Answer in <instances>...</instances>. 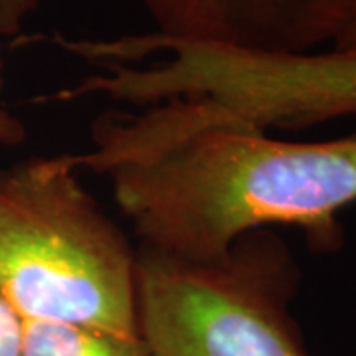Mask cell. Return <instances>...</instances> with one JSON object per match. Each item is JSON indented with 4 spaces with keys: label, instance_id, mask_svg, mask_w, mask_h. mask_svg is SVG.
I'll use <instances>...</instances> for the list:
<instances>
[{
    "label": "cell",
    "instance_id": "cell-1",
    "mask_svg": "<svg viewBox=\"0 0 356 356\" xmlns=\"http://www.w3.org/2000/svg\"><path fill=\"white\" fill-rule=\"evenodd\" d=\"M77 168L103 177L140 245L210 259L255 229L295 226L318 252L343 243L356 202V133L295 143L269 137L206 97L109 111L91 125Z\"/></svg>",
    "mask_w": 356,
    "mask_h": 356
},
{
    "label": "cell",
    "instance_id": "cell-2",
    "mask_svg": "<svg viewBox=\"0 0 356 356\" xmlns=\"http://www.w3.org/2000/svg\"><path fill=\"white\" fill-rule=\"evenodd\" d=\"M77 170L74 154L0 168V295L22 321L140 337L139 252Z\"/></svg>",
    "mask_w": 356,
    "mask_h": 356
},
{
    "label": "cell",
    "instance_id": "cell-3",
    "mask_svg": "<svg viewBox=\"0 0 356 356\" xmlns=\"http://www.w3.org/2000/svg\"><path fill=\"white\" fill-rule=\"evenodd\" d=\"M137 252L139 332L151 356H311L291 313L303 273L273 229L210 259Z\"/></svg>",
    "mask_w": 356,
    "mask_h": 356
},
{
    "label": "cell",
    "instance_id": "cell-4",
    "mask_svg": "<svg viewBox=\"0 0 356 356\" xmlns=\"http://www.w3.org/2000/svg\"><path fill=\"white\" fill-rule=\"evenodd\" d=\"M133 51L153 62L115 70L111 89L123 103L206 97L266 131L356 115V50L259 54L147 32Z\"/></svg>",
    "mask_w": 356,
    "mask_h": 356
},
{
    "label": "cell",
    "instance_id": "cell-5",
    "mask_svg": "<svg viewBox=\"0 0 356 356\" xmlns=\"http://www.w3.org/2000/svg\"><path fill=\"white\" fill-rule=\"evenodd\" d=\"M154 36L259 54L315 51L339 36L350 0H137Z\"/></svg>",
    "mask_w": 356,
    "mask_h": 356
},
{
    "label": "cell",
    "instance_id": "cell-6",
    "mask_svg": "<svg viewBox=\"0 0 356 356\" xmlns=\"http://www.w3.org/2000/svg\"><path fill=\"white\" fill-rule=\"evenodd\" d=\"M22 356H151L140 337L74 323L22 321Z\"/></svg>",
    "mask_w": 356,
    "mask_h": 356
},
{
    "label": "cell",
    "instance_id": "cell-7",
    "mask_svg": "<svg viewBox=\"0 0 356 356\" xmlns=\"http://www.w3.org/2000/svg\"><path fill=\"white\" fill-rule=\"evenodd\" d=\"M0 356H22V318L0 295Z\"/></svg>",
    "mask_w": 356,
    "mask_h": 356
},
{
    "label": "cell",
    "instance_id": "cell-8",
    "mask_svg": "<svg viewBox=\"0 0 356 356\" xmlns=\"http://www.w3.org/2000/svg\"><path fill=\"white\" fill-rule=\"evenodd\" d=\"M40 0H0V36H18Z\"/></svg>",
    "mask_w": 356,
    "mask_h": 356
},
{
    "label": "cell",
    "instance_id": "cell-9",
    "mask_svg": "<svg viewBox=\"0 0 356 356\" xmlns=\"http://www.w3.org/2000/svg\"><path fill=\"white\" fill-rule=\"evenodd\" d=\"M0 83H2V60H0ZM26 137V129L22 121L4 111L0 107V147H16Z\"/></svg>",
    "mask_w": 356,
    "mask_h": 356
},
{
    "label": "cell",
    "instance_id": "cell-10",
    "mask_svg": "<svg viewBox=\"0 0 356 356\" xmlns=\"http://www.w3.org/2000/svg\"><path fill=\"white\" fill-rule=\"evenodd\" d=\"M332 50H356V0H350L343 30L332 42Z\"/></svg>",
    "mask_w": 356,
    "mask_h": 356
}]
</instances>
